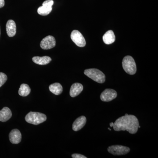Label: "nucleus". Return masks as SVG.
I'll use <instances>...</instances> for the list:
<instances>
[{"mask_svg":"<svg viewBox=\"0 0 158 158\" xmlns=\"http://www.w3.org/2000/svg\"><path fill=\"white\" fill-rule=\"evenodd\" d=\"M8 77L6 74L0 72V87L5 84L7 81Z\"/></svg>","mask_w":158,"mask_h":158,"instance_id":"19","label":"nucleus"},{"mask_svg":"<svg viewBox=\"0 0 158 158\" xmlns=\"http://www.w3.org/2000/svg\"><path fill=\"white\" fill-rule=\"evenodd\" d=\"M0 36H1V29H0Z\"/></svg>","mask_w":158,"mask_h":158,"instance_id":"24","label":"nucleus"},{"mask_svg":"<svg viewBox=\"0 0 158 158\" xmlns=\"http://www.w3.org/2000/svg\"><path fill=\"white\" fill-rule=\"evenodd\" d=\"M5 0H0V8H2L5 6Z\"/></svg>","mask_w":158,"mask_h":158,"instance_id":"21","label":"nucleus"},{"mask_svg":"<svg viewBox=\"0 0 158 158\" xmlns=\"http://www.w3.org/2000/svg\"><path fill=\"white\" fill-rule=\"evenodd\" d=\"M103 40L104 42L106 44H113L115 41V36L114 32L110 30L106 32L103 36Z\"/></svg>","mask_w":158,"mask_h":158,"instance_id":"16","label":"nucleus"},{"mask_svg":"<svg viewBox=\"0 0 158 158\" xmlns=\"http://www.w3.org/2000/svg\"><path fill=\"white\" fill-rule=\"evenodd\" d=\"M12 116L11 110L9 108L5 107L0 111V121L5 122L9 120Z\"/></svg>","mask_w":158,"mask_h":158,"instance_id":"14","label":"nucleus"},{"mask_svg":"<svg viewBox=\"0 0 158 158\" xmlns=\"http://www.w3.org/2000/svg\"><path fill=\"white\" fill-rule=\"evenodd\" d=\"M9 140L12 144H17L21 141L22 135L19 130L13 129L9 135Z\"/></svg>","mask_w":158,"mask_h":158,"instance_id":"10","label":"nucleus"},{"mask_svg":"<svg viewBox=\"0 0 158 158\" xmlns=\"http://www.w3.org/2000/svg\"><path fill=\"white\" fill-rule=\"evenodd\" d=\"M113 123H114L113 122L111 123H110V126L111 127H113Z\"/></svg>","mask_w":158,"mask_h":158,"instance_id":"22","label":"nucleus"},{"mask_svg":"<svg viewBox=\"0 0 158 158\" xmlns=\"http://www.w3.org/2000/svg\"><path fill=\"white\" fill-rule=\"evenodd\" d=\"M25 118L28 123L37 125L45 121L47 116L43 113L31 112L27 114Z\"/></svg>","mask_w":158,"mask_h":158,"instance_id":"3","label":"nucleus"},{"mask_svg":"<svg viewBox=\"0 0 158 158\" xmlns=\"http://www.w3.org/2000/svg\"><path fill=\"white\" fill-rule=\"evenodd\" d=\"M83 88L84 87L83 85L80 83H76L73 84L72 85L70 88V92H69L70 96L71 97L74 98L78 96L83 91Z\"/></svg>","mask_w":158,"mask_h":158,"instance_id":"13","label":"nucleus"},{"mask_svg":"<svg viewBox=\"0 0 158 158\" xmlns=\"http://www.w3.org/2000/svg\"><path fill=\"white\" fill-rule=\"evenodd\" d=\"M139 126V121L135 116L126 114L116 119L113 128L116 131H127L130 134H135L138 131Z\"/></svg>","mask_w":158,"mask_h":158,"instance_id":"1","label":"nucleus"},{"mask_svg":"<svg viewBox=\"0 0 158 158\" xmlns=\"http://www.w3.org/2000/svg\"><path fill=\"white\" fill-rule=\"evenodd\" d=\"M34 63L40 65H45L48 64L52 61L50 57L44 56L43 57L35 56L32 58Z\"/></svg>","mask_w":158,"mask_h":158,"instance_id":"15","label":"nucleus"},{"mask_svg":"<svg viewBox=\"0 0 158 158\" xmlns=\"http://www.w3.org/2000/svg\"><path fill=\"white\" fill-rule=\"evenodd\" d=\"M87 122V119L85 116H81L77 118L74 122L72 128L75 131H77L85 126Z\"/></svg>","mask_w":158,"mask_h":158,"instance_id":"11","label":"nucleus"},{"mask_svg":"<svg viewBox=\"0 0 158 158\" xmlns=\"http://www.w3.org/2000/svg\"><path fill=\"white\" fill-rule=\"evenodd\" d=\"M31 91V89L29 85L27 84H23L20 85L18 92L20 96L26 97L30 94Z\"/></svg>","mask_w":158,"mask_h":158,"instance_id":"18","label":"nucleus"},{"mask_svg":"<svg viewBox=\"0 0 158 158\" xmlns=\"http://www.w3.org/2000/svg\"><path fill=\"white\" fill-rule=\"evenodd\" d=\"M117 96L116 90L112 89H106L102 92L100 98L102 101L108 102L113 100Z\"/></svg>","mask_w":158,"mask_h":158,"instance_id":"9","label":"nucleus"},{"mask_svg":"<svg viewBox=\"0 0 158 158\" xmlns=\"http://www.w3.org/2000/svg\"><path fill=\"white\" fill-rule=\"evenodd\" d=\"M122 66L125 71L128 74L134 75L137 71L135 62L131 56H126L123 58Z\"/></svg>","mask_w":158,"mask_h":158,"instance_id":"4","label":"nucleus"},{"mask_svg":"<svg viewBox=\"0 0 158 158\" xmlns=\"http://www.w3.org/2000/svg\"><path fill=\"white\" fill-rule=\"evenodd\" d=\"M108 129L110 130V131H111V129H110V128H108Z\"/></svg>","mask_w":158,"mask_h":158,"instance_id":"23","label":"nucleus"},{"mask_svg":"<svg viewBox=\"0 0 158 158\" xmlns=\"http://www.w3.org/2000/svg\"><path fill=\"white\" fill-rule=\"evenodd\" d=\"M85 75L92 79L94 81L102 84L106 81V76L104 74L97 69H89L84 71Z\"/></svg>","mask_w":158,"mask_h":158,"instance_id":"2","label":"nucleus"},{"mask_svg":"<svg viewBox=\"0 0 158 158\" xmlns=\"http://www.w3.org/2000/svg\"><path fill=\"white\" fill-rule=\"evenodd\" d=\"M7 34L9 37H14L16 33V24L13 20H9L6 25Z\"/></svg>","mask_w":158,"mask_h":158,"instance_id":"12","label":"nucleus"},{"mask_svg":"<svg viewBox=\"0 0 158 158\" xmlns=\"http://www.w3.org/2000/svg\"><path fill=\"white\" fill-rule=\"evenodd\" d=\"M56 41L55 37L49 35L42 39L40 43V46L43 49L48 50L56 46Z\"/></svg>","mask_w":158,"mask_h":158,"instance_id":"8","label":"nucleus"},{"mask_svg":"<svg viewBox=\"0 0 158 158\" xmlns=\"http://www.w3.org/2000/svg\"><path fill=\"white\" fill-rule=\"evenodd\" d=\"M54 4L53 0H46L42 4V6L38 8L37 12L43 16L48 15L52 10V6Z\"/></svg>","mask_w":158,"mask_h":158,"instance_id":"6","label":"nucleus"},{"mask_svg":"<svg viewBox=\"0 0 158 158\" xmlns=\"http://www.w3.org/2000/svg\"><path fill=\"white\" fill-rule=\"evenodd\" d=\"M72 157L73 158H87V157L85 156L80 154H73L72 155Z\"/></svg>","mask_w":158,"mask_h":158,"instance_id":"20","label":"nucleus"},{"mask_svg":"<svg viewBox=\"0 0 158 158\" xmlns=\"http://www.w3.org/2000/svg\"><path fill=\"white\" fill-rule=\"evenodd\" d=\"M71 38L77 46L84 47L86 45V41L84 36L77 30H74L72 32Z\"/></svg>","mask_w":158,"mask_h":158,"instance_id":"7","label":"nucleus"},{"mask_svg":"<svg viewBox=\"0 0 158 158\" xmlns=\"http://www.w3.org/2000/svg\"><path fill=\"white\" fill-rule=\"evenodd\" d=\"M49 88L51 92L56 95H60L63 91V88L62 85L58 83L52 84L50 85Z\"/></svg>","mask_w":158,"mask_h":158,"instance_id":"17","label":"nucleus"},{"mask_svg":"<svg viewBox=\"0 0 158 158\" xmlns=\"http://www.w3.org/2000/svg\"><path fill=\"white\" fill-rule=\"evenodd\" d=\"M110 153L115 156L124 155L130 152V148L126 146L120 145H114L110 146L107 148Z\"/></svg>","mask_w":158,"mask_h":158,"instance_id":"5","label":"nucleus"}]
</instances>
